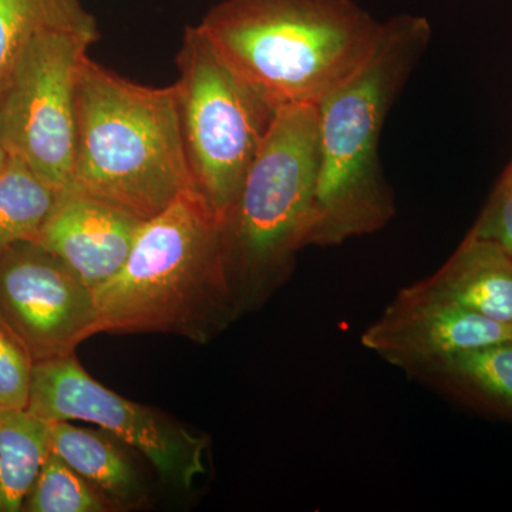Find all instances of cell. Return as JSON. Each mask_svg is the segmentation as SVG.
<instances>
[{"instance_id":"cell-1","label":"cell","mask_w":512,"mask_h":512,"mask_svg":"<svg viewBox=\"0 0 512 512\" xmlns=\"http://www.w3.org/2000/svg\"><path fill=\"white\" fill-rule=\"evenodd\" d=\"M430 39L424 16L386 20L365 64L318 104L319 174L308 247H336L392 221L396 202L380 165V136Z\"/></svg>"},{"instance_id":"cell-2","label":"cell","mask_w":512,"mask_h":512,"mask_svg":"<svg viewBox=\"0 0 512 512\" xmlns=\"http://www.w3.org/2000/svg\"><path fill=\"white\" fill-rule=\"evenodd\" d=\"M197 26L276 110L318 106L369 59L384 22L353 0H221Z\"/></svg>"},{"instance_id":"cell-3","label":"cell","mask_w":512,"mask_h":512,"mask_svg":"<svg viewBox=\"0 0 512 512\" xmlns=\"http://www.w3.org/2000/svg\"><path fill=\"white\" fill-rule=\"evenodd\" d=\"M94 299L100 333H165L201 345L217 338L241 316L217 212L183 192L144 222L126 264Z\"/></svg>"},{"instance_id":"cell-4","label":"cell","mask_w":512,"mask_h":512,"mask_svg":"<svg viewBox=\"0 0 512 512\" xmlns=\"http://www.w3.org/2000/svg\"><path fill=\"white\" fill-rule=\"evenodd\" d=\"M69 184L143 221L192 190L174 84L136 83L87 56Z\"/></svg>"},{"instance_id":"cell-5","label":"cell","mask_w":512,"mask_h":512,"mask_svg":"<svg viewBox=\"0 0 512 512\" xmlns=\"http://www.w3.org/2000/svg\"><path fill=\"white\" fill-rule=\"evenodd\" d=\"M319 174V110L276 109L237 197L221 218L222 247L239 315L264 306L308 247Z\"/></svg>"},{"instance_id":"cell-6","label":"cell","mask_w":512,"mask_h":512,"mask_svg":"<svg viewBox=\"0 0 512 512\" xmlns=\"http://www.w3.org/2000/svg\"><path fill=\"white\" fill-rule=\"evenodd\" d=\"M174 83L192 190L224 217L275 116L232 72L198 26H187Z\"/></svg>"},{"instance_id":"cell-7","label":"cell","mask_w":512,"mask_h":512,"mask_svg":"<svg viewBox=\"0 0 512 512\" xmlns=\"http://www.w3.org/2000/svg\"><path fill=\"white\" fill-rule=\"evenodd\" d=\"M99 37L86 30L43 33L0 86V134L9 156L55 190L72 181L77 79Z\"/></svg>"},{"instance_id":"cell-8","label":"cell","mask_w":512,"mask_h":512,"mask_svg":"<svg viewBox=\"0 0 512 512\" xmlns=\"http://www.w3.org/2000/svg\"><path fill=\"white\" fill-rule=\"evenodd\" d=\"M26 410L47 423L96 424L143 454L175 487L191 488L205 474L207 440L107 389L86 372L76 355L33 365Z\"/></svg>"},{"instance_id":"cell-9","label":"cell","mask_w":512,"mask_h":512,"mask_svg":"<svg viewBox=\"0 0 512 512\" xmlns=\"http://www.w3.org/2000/svg\"><path fill=\"white\" fill-rule=\"evenodd\" d=\"M0 316L35 363L74 355L100 333L92 289L36 241L0 254Z\"/></svg>"},{"instance_id":"cell-10","label":"cell","mask_w":512,"mask_h":512,"mask_svg":"<svg viewBox=\"0 0 512 512\" xmlns=\"http://www.w3.org/2000/svg\"><path fill=\"white\" fill-rule=\"evenodd\" d=\"M360 340L363 348L412 377L444 357L511 342L512 325L458 305L421 279L397 292Z\"/></svg>"},{"instance_id":"cell-11","label":"cell","mask_w":512,"mask_h":512,"mask_svg":"<svg viewBox=\"0 0 512 512\" xmlns=\"http://www.w3.org/2000/svg\"><path fill=\"white\" fill-rule=\"evenodd\" d=\"M144 222L67 184L57 190L36 242L94 292L119 274Z\"/></svg>"},{"instance_id":"cell-12","label":"cell","mask_w":512,"mask_h":512,"mask_svg":"<svg viewBox=\"0 0 512 512\" xmlns=\"http://www.w3.org/2000/svg\"><path fill=\"white\" fill-rule=\"evenodd\" d=\"M424 281L458 305L512 325V255L497 242L468 234Z\"/></svg>"},{"instance_id":"cell-13","label":"cell","mask_w":512,"mask_h":512,"mask_svg":"<svg viewBox=\"0 0 512 512\" xmlns=\"http://www.w3.org/2000/svg\"><path fill=\"white\" fill-rule=\"evenodd\" d=\"M49 437L50 450L113 507H136L146 497L136 468L107 434L53 421Z\"/></svg>"},{"instance_id":"cell-14","label":"cell","mask_w":512,"mask_h":512,"mask_svg":"<svg viewBox=\"0 0 512 512\" xmlns=\"http://www.w3.org/2000/svg\"><path fill=\"white\" fill-rule=\"evenodd\" d=\"M412 379L495 412L512 413V340L444 357Z\"/></svg>"},{"instance_id":"cell-15","label":"cell","mask_w":512,"mask_h":512,"mask_svg":"<svg viewBox=\"0 0 512 512\" xmlns=\"http://www.w3.org/2000/svg\"><path fill=\"white\" fill-rule=\"evenodd\" d=\"M49 453L47 421L26 409H0V512L23 511Z\"/></svg>"},{"instance_id":"cell-16","label":"cell","mask_w":512,"mask_h":512,"mask_svg":"<svg viewBox=\"0 0 512 512\" xmlns=\"http://www.w3.org/2000/svg\"><path fill=\"white\" fill-rule=\"evenodd\" d=\"M62 29L99 32L82 0H0V84L36 37Z\"/></svg>"},{"instance_id":"cell-17","label":"cell","mask_w":512,"mask_h":512,"mask_svg":"<svg viewBox=\"0 0 512 512\" xmlns=\"http://www.w3.org/2000/svg\"><path fill=\"white\" fill-rule=\"evenodd\" d=\"M28 165L10 157L0 175V254L22 241H36L56 198Z\"/></svg>"},{"instance_id":"cell-18","label":"cell","mask_w":512,"mask_h":512,"mask_svg":"<svg viewBox=\"0 0 512 512\" xmlns=\"http://www.w3.org/2000/svg\"><path fill=\"white\" fill-rule=\"evenodd\" d=\"M114 510L107 498L50 450L40 468L23 511L106 512Z\"/></svg>"},{"instance_id":"cell-19","label":"cell","mask_w":512,"mask_h":512,"mask_svg":"<svg viewBox=\"0 0 512 512\" xmlns=\"http://www.w3.org/2000/svg\"><path fill=\"white\" fill-rule=\"evenodd\" d=\"M33 365L22 340L0 316V409H26Z\"/></svg>"},{"instance_id":"cell-20","label":"cell","mask_w":512,"mask_h":512,"mask_svg":"<svg viewBox=\"0 0 512 512\" xmlns=\"http://www.w3.org/2000/svg\"><path fill=\"white\" fill-rule=\"evenodd\" d=\"M468 234L497 242L512 255V161Z\"/></svg>"},{"instance_id":"cell-21","label":"cell","mask_w":512,"mask_h":512,"mask_svg":"<svg viewBox=\"0 0 512 512\" xmlns=\"http://www.w3.org/2000/svg\"><path fill=\"white\" fill-rule=\"evenodd\" d=\"M2 86V84H0ZM10 161L8 150H6L5 143H3L2 134H0V175L6 170Z\"/></svg>"}]
</instances>
